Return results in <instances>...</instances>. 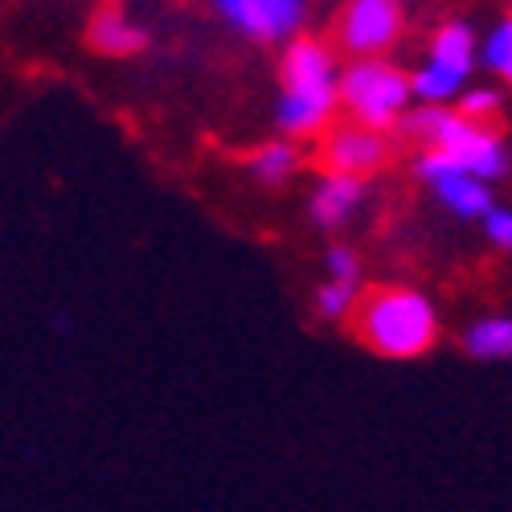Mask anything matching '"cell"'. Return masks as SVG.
Returning a JSON list of instances; mask_svg holds the SVG:
<instances>
[{"mask_svg": "<svg viewBox=\"0 0 512 512\" xmlns=\"http://www.w3.org/2000/svg\"><path fill=\"white\" fill-rule=\"evenodd\" d=\"M353 336L390 361L422 357L439 340L435 304L414 287H373L353 308Z\"/></svg>", "mask_w": 512, "mask_h": 512, "instance_id": "1", "label": "cell"}, {"mask_svg": "<svg viewBox=\"0 0 512 512\" xmlns=\"http://www.w3.org/2000/svg\"><path fill=\"white\" fill-rule=\"evenodd\" d=\"M402 127L426 152H439L443 160L459 164L463 173H472L480 181H504L512 173V152L488 123L451 115L439 103H426L422 111H406Z\"/></svg>", "mask_w": 512, "mask_h": 512, "instance_id": "2", "label": "cell"}, {"mask_svg": "<svg viewBox=\"0 0 512 512\" xmlns=\"http://www.w3.org/2000/svg\"><path fill=\"white\" fill-rule=\"evenodd\" d=\"M410 99V74L386 58H353L349 70H340V107L349 111V119L377 127V132H390L394 123H402Z\"/></svg>", "mask_w": 512, "mask_h": 512, "instance_id": "3", "label": "cell"}, {"mask_svg": "<svg viewBox=\"0 0 512 512\" xmlns=\"http://www.w3.org/2000/svg\"><path fill=\"white\" fill-rule=\"evenodd\" d=\"M402 25H406L402 0H345L332 37L336 50H345L349 58H381L386 50H394Z\"/></svg>", "mask_w": 512, "mask_h": 512, "instance_id": "4", "label": "cell"}, {"mask_svg": "<svg viewBox=\"0 0 512 512\" xmlns=\"http://www.w3.org/2000/svg\"><path fill=\"white\" fill-rule=\"evenodd\" d=\"M316 140H320V164H324V173H345V177H361L365 181V177L381 173L386 160H390L386 132L365 127L357 119L328 123Z\"/></svg>", "mask_w": 512, "mask_h": 512, "instance_id": "5", "label": "cell"}, {"mask_svg": "<svg viewBox=\"0 0 512 512\" xmlns=\"http://www.w3.org/2000/svg\"><path fill=\"white\" fill-rule=\"evenodd\" d=\"M209 5L230 29L263 46H287L308 17V0H209Z\"/></svg>", "mask_w": 512, "mask_h": 512, "instance_id": "6", "label": "cell"}, {"mask_svg": "<svg viewBox=\"0 0 512 512\" xmlns=\"http://www.w3.org/2000/svg\"><path fill=\"white\" fill-rule=\"evenodd\" d=\"M418 177L435 189V197L455 213V218H484L488 205H492V193H488V181L463 173L459 164L443 160L439 152H426L418 156Z\"/></svg>", "mask_w": 512, "mask_h": 512, "instance_id": "7", "label": "cell"}, {"mask_svg": "<svg viewBox=\"0 0 512 512\" xmlns=\"http://www.w3.org/2000/svg\"><path fill=\"white\" fill-rule=\"evenodd\" d=\"M340 82L336 87H279L275 127L287 140H316L328 123H336Z\"/></svg>", "mask_w": 512, "mask_h": 512, "instance_id": "8", "label": "cell"}, {"mask_svg": "<svg viewBox=\"0 0 512 512\" xmlns=\"http://www.w3.org/2000/svg\"><path fill=\"white\" fill-rule=\"evenodd\" d=\"M365 201V181L345 173H324L308 197V218L316 230H340Z\"/></svg>", "mask_w": 512, "mask_h": 512, "instance_id": "9", "label": "cell"}, {"mask_svg": "<svg viewBox=\"0 0 512 512\" xmlns=\"http://www.w3.org/2000/svg\"><path fill=\"white\" fill-rule=\"evenodd\" d=\"M87 46L103 58H136L148 46V33L119 5H99L91 13V25H87Z\"/></svg>", "mask_w": 512, "mask_h": 512, "instance_id": "10", "label": "cell"}, {"mask_svg": "<svg viewBox=\"0 0 512 512\" xmlns=\"http://www.w3.org/2000/svg\"><path fill=\"white\" fill-rule=\"evenodd\" d=\"M246 173L254 185H283L291 181L295 173H300V148H295V140H271L263 148H254L250 160H246Z\"/></svg>", "mask_w": 512, "mask_h": 512, "instance_id": "11", "label": "cell"}, {"mask_svg": "<svg viewBox=\"0 0 512 512\" xmlns=\"http://www.w3.org/2000/svg\"><path fill=\"white\" fill-rule=\"evenodd\" d=\"M476 54H480V41H476V29L467 25V21H447L431 37V58L443 62V66H455L463 74H472Z\"/></svg>", "mask_w": 512, "mask_h": 512, "instance_id": "12", "label": "cell"}, {"mask_svg": "<svg viewBox=\"0 0 512 512\" xmlns=\"http://www.w3.org/2000/svg\"><path fill=\"white\" fill-rule=\"evenodd\" d=\"M463 349L480 361H512V320L508 316H488L467 328Z\"/></svg>", "mask_w": 512, "mask_h": 512, "instance_id": "13", "label": "cell"}, {"mask_svg": "<svg viewBox=\"0 0 512 512\" xmlns=\"http://www.w3.org/2000/svg\"><path fill=\"white\" fill-rule=\"evenodd\" d=\"M463 82H467L463 70L443 66V62H435V58H426V66H418V70L410 74V87H414V95H418L422 103H447V99H455Z\"/></svg>", "mask_w": 512, "mask_h": 512, "instance_id": "14", "label": "cell"}, {"mask_svg": "<svg viewBox=\"0 0 512 512\" xmlns=\"http://www.w3.org/2000/svg\"><path fill=\"white\" fill-rule=\"evenodd\" d=\"M357 300H361V287H357V283H336V279H328V283H320V291H316V316H320V320H332V324H345V320L353 316Z\"/></svg>", "mask_w": 512, "mask_h": 512, "instance_id": "15", "label": "cell"}, {"mask_svg": "<svg viewBox=\"0 0 512 512\" xmlns=\"http://www.w3.org/2000/svg\"><path fill=\"white\" fill-rule=\"evenodd\" d=\"M480 58H484V66H488L496 78H504L508 87H512V17H508V21H500V25L484 37Z\"/></svg>", "mask_w": 512, "mask_h": 512, "instance_id": "16", "label": "cell"}, {"mask_svg": "<svg viewBox=\"0 0 512 512\" xmlns=\"http://www.w3.org/2000/svg\"><path fill=\"white\" fill-rule=\"evenodd\" d=\"M500 107H504V99H500L492 87H472V91L459 99V115L476 119V123H492V119L500 115Z\"/></svg>", "mask_w": 512, "mask_h": 512, "instance_id": "17", "label": "cell"}, {"mask_svg": "<svg viewBox=\"0 0 512 512\" xmlns=\"http://www.w3.org/2000/svg\"><path fill=\"white\" fill-rule=\"evenodd\" d=\"M324 271L336 283H357L361 287V259H357V250H349V246H332L328 259H324Z\"/></svg>", "mask_w": 512, "mask_h": 512, "instance_id": "18", "label": "cell"}, {"mask_svg": "<svg viewBox=\"0 0 512 512\" xmlns=\"http://www.w3.org/2000/svg\"><path fill=\"white\" fill-rule=\"evenodd\" d=\"M484 230H488V238H492L496 246L512 250V209H496V205H488V213H484Z\"/></svg>", "mask_w": 512, "mask_h": 512, "instance_id": "19", "label": "cell"}, {"mask_svg": "<svg viewBox=\"0 0 512 512\" xmlns=\"http://www.w3.org/2000/svg\"><path fill=\"white\" fill-rule=\"evenodd\" d=\"M504 5H508V13H512V0H504Z\"/></svg>", "mask_w": 512, "mask_h": 512, "instance_id": "20", "label": "cell"}]
</instances>
